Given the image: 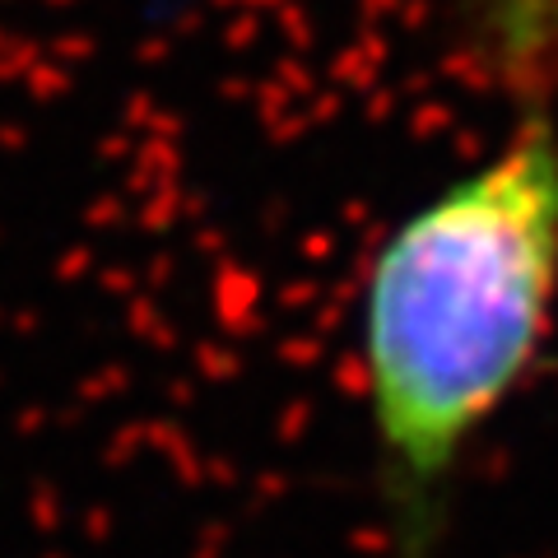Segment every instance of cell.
<instances>
[{
	"label": "cell",
	"instance_id": "cell-1",
	"mask_svg": "<svg viewBox=\"0 0 558 558\" xmlns=\"http://www.w3.org/2000/svg\"><path fill=\"white\" fill-rule=\"evenodd\" d=\"M475 24L512 89L508 131L377 242L359 293L387 558H438L461 465L558 312V0H475Z\"/></svg>",
	"mask_w": 558,
	"mask_h": 558
}]
</instances>
